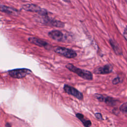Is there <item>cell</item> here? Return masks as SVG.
<instances>
[{"instance_id": "30bf717a", "label": "cell", "mask_w": 127, "mask_h": 127, "mask_svg": "<svg viewBox=\"0 0 127 127\" xmlns=\"http://www.w3.org/2000/svg\"><path fill=\"white\" fill-rule=\"evenodd\" d=\"M109 42L116 55L121 56L123 54V50L122 48L116 41L112 38H110L109 40Z\"/></svg>"}, {"instance_id": "e0dca14e", "label": "cell", "mask_w": 127, "mask_h": 127, "mask_svg": "<svg viewBox=\"0 0 127 127\" xmlns=\"http://www.w3.org/2000/svg\"><path fill=\"white\" fill-rule=\"evenodd\" d=\"M123 36L124 38L127 41V26L125 27L123 32Z\"/></svg>"}, {"instance_id": "2e32d148", "label": "cell", "mask_w": 127, "mask_h": 127, "mask_svg": "<svg viewBox=\"0 0 127 127\" xmlns=\"http://www.w3.org/2000/svg\"><path fill=\"white\" fill-rule=\"evenodd\" d=\"M95 117L98 119V120H103V117H102V116L101 115V113H97L95 114Z\"/></svg>"}, {"instance_id": "ac0fdd59", "label": "cell", "mask_w": 127, "mask_h": 127, "mask_svg": "<svg viewBox=\"0 0 127 127\" xmlns=\"http://www.w3.org/2000/svg\"><path fill=\"white\" fill-rule=\"evenodd\" d=\"M5 127H11V125H10V124L9 123H7L6 124V125H5Z\"/></svg>"}, {"instance_id": "8992f818", "label": "cell", "mask_w": 127, "mask_h": 127, "mask_svg": "<svg viewBox=\"0 0 127 127\" xmlns=\"http://www.w3.org/2000/svg\"><path fill=\"white\" fill-rule=\"evenodd\" d=\"M113 66L110 64H107L103 66H99L95 68L93 70L94 74H106L113 72Z\"/></svg>"}, {"instance_id": "7a4b0ae2", "label": "cell", "mask_w": 127, "mask_h": 127, "mask_svg": "<svg viewBox=\"0 0 127 127\" xmlns=\"http://www.w3.org/2000/svg\"><path fill=\"white\" fill-rule=\"evenodd\" d=\"M54 51L56 53L68 59L75 58L77 56V54L75 51L65 47L57 46L54 48Z\"/></svg>"}, {"instance_id": "5bb4252c", "label": "cell", "mask_w": 127, "mask_h": 127, "mask_svg": "<svg viewBox=\"0 0 127 127\" xmlns=\"http://www.w3.org/2000/svg\"><path fill=\"white\" fill-rule=\"evenodd\" d=\"M120 109L122 113L127 115V102L123 103L121 106Z\"/></svg>"}, {"instance_id": "9c48e42d", "label": "cell", "mask_w": 127, "mask_h": 127, "mask_svg": "<svg viewBox=\"0 0 127 127\" xmlns=\"http://www.w3.org/2000/svg\"><path fill=\"white\" fill-rule=\"evenodd\" d=\"M44 23L46 25L58 28H64L65 26L64 22L54 19H50L48 17H46L44 19Z\"/></svg>"}, {"instance_id": "3957f363", "label": "cell", "mask_w": 127, "mask_h": 127, "mask_svg": "<svg viewBox=\"0 0 127 127\" xmlns=\"http://www.w3.org/2000/svg\"><path fill=\"white\" fill-rule=\"evenodd\" d=\"M22 8L26 11L34 12L38 13L40 15L43 16H47L48 15V11L46 9L42 8L40 6L34 4H26L23 5Z\"/></svg>"}, {"instance_id": "5b68a950", "label": "cell", "mask_w": 127, "mask_h": 127, "mask_svg": "<svg viewBox=\"0 0 127 127\" xmlns=\"http://www.w3.org/2000/svg\"><path fill=\"white\" fill-rule=\"evenodd\" d=\"M64 89L66 93L69 95L73 96L79 100H82L83 98L82 93L74 87H73L67 84H65L64 86Z\"/></svg>"}, {"instance_id": "d6986e66", "label": "cell", "mask_w": 127, "mask_h": 127, "mask_svg": "<svg viewBox=\"0 0 127 127\" xmlns=\"http://www.w3.org/2000/svg\"><path fill=\"white\" fill-rule=\"evenodd\" d=\"M125 1H126V3H127V0H125Z\"/></svg>"}, {"instance_id": "8fae6325", "label": "cell", "mask_w": 127, "mask_h": 127, "mask_svg": "<svg viewBox=\"0 0 127 127\" xmlns=\"http://www.w3.org/2000/svg\"><path fill=\"white\" fill-rule=\"evenodd\" d=\"M28 41L30 43L39 47H43L46 48L47 47H49V45L47 42L38 38L30 37L28 38Z\"/></svg>"}, {"instance_id": "6da1fadb", "label": "cell", "mask_w": 127, "mask_h": 127, "mask_svg": "<svg viewBox=\"0 0 127 127\" xmlns=\"http://www.w3.org/2000/svg\"><path fill=\"white\" fill-rule=\"evenodd\" d=\"M65 67L70 71L76 73L84 79L88 80H91L93 79V74L89 70L79 68L71 63L67 64L65 65Z\"/></svg>"}, {"instance_id": "ba28073f", "label": "cell", "mask_w": 127, "mask_h": 127, "mask_svg": "<svg viewBox=\"0 0 127 127\" xmlns=\"http://www.w3.org/2000/svg\"><path fill=\"white\" fill-rule=\"evenodd\" d=\"M96 98L100 102H105L107 104L110 106H114L116 104L117 100L112 97H108L107 96H104L101 94H96L95 95Z\"/></svg>"}, {"instance_id": "52a82bcc", "label": "cell", "mask_w": 127, "mask_h": 127, "mask_svg": "<svg viewBox=\"0 0 127 127\" xmlns=\"http://www.w3.org/2000/svg\"><path fill=\"white\" fill-rule=\"evenodd\" d=\"M48 36L54 40L58 42H64L65 40V36L60 30H53L48 33Z\"/></svg>"}, {"instance_id": "7c38bea8", "label": "cell", "mask_w": 127, "mask_h": 127, "mask_svg": "<svg viewBox=\"0 0 127 127\" xmlns=\"http://www.w3.org/2000/svg\"><path fill=\"white\" fill-rule=\"evenodd\" d=\"M0 11L10 14H16L18 13V11L16 9L10 7L6 6L1 3H0Z\"/></svg>"}, {"instance_id": "277c9868", "label": "cell", "mask_w": 127, "mask_h": 127, "mask_svg": "<svg viewBox=\"0 0 127 127\" xmlns=\"http://www.w3.org/2000/svg\"><path fill=\"white\" fill-rule=\"evenodd\" d=\"M31 71L27 68H17L8 71L9 75L14 78H22L30 74Z\"/></svg>"}, {"instance_id": "9a60e30c", "label": "cell", "mask_w": 127, "mask_h": 127, "mask_svg": "<svg viewBox=\"0 0 127 127\" xmlns=\"http://www.w3.org/2000/svg\"><path fill=\"white\" fill-rule=\"evenodd\" d=\"M121 82V79L120 77L118 76V77H116V78H115L113 80H112V83L113 84H117L119 83H120Z\"/></svg>"}, {"instance_id": "4fadbf2b", "label": "cell", "mask_w": 127, "mask_h": 127, "mask_svg": "<svg viewBox=\"0 0 127 127\" xmlns=\"http://www.w3.org/2000/svg\"><path fill=\"white\" fill-rule=\"evenodd\" d=\"M76 117L79 119V120L82 123L83 125L85 127H90L91 126V121L89 120L86 119L82 114L77 113L76 114Z\"/></svg>"}]
</instances>
